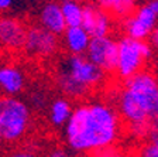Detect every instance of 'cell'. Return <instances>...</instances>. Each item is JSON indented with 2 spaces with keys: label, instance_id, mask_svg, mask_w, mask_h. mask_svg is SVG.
Here are the masks:
<instances>
[{
  "label": "cell",
  "instance_id": "cell-19",
  "mask_svg": "<svg viewBox=\"0 0 158 157\" xmlns=\"http://www.w3.org/2000/svg\"><path fill=\"white\" fill-rule=\"evenodd\" d=\"M148 43L151 44L152 50H154L155 52H158V26H155L154 30L150 33V36H148Z\"/></svg>",
  "mask_w": 158,
  "mask_h": 157
},
{
  "label": "cell",
  "instance_id": "cell-10",
  "mask_svg": "<svg viewBox=\"0 0 158 157\" xmlns=\"http://www.w3.org/2000/svg\"><path fill=\"white\" fill-rule=\"evenodd\" d=\"M82 26L90 37L109 36L112 28V16L98 3H88L83 6Z\"/></svg>",
  "mask_w": 158,
  "mask_h": 157
},
{
  "label": "cell",
  "instance_id": "cell-8",
  "mask_svg": "<svg viewBox=\"0 0 158 157\" xmlns=\"http://www.w3.org/2000/svg\"><path fill=\"white\" fill-rule=\"evenodd\" d=\"M157 20L158 14L150 7V4L145 3L137 10H134V13L123 19L122 27L126 36L137 40H148L150 33L157 26Z\"/></svg>",
  "mask_w": 158,
  "mask_h": 157
},
{
  "label": "cell",
  "instance_id": "cell-20",
  "mask_svg": "<svg viewBox=\"0 0 158 157\" xmlns=\"http://www.w3.org/2000/svg\"><path fill=\"white\" fill-rule=\"evenodd\" d=\"M14 0H0V11H7L13 7Z\"/></svg>",
  "mask_w": 158,
  "mask_h": 157
},
{
  "label": "cell",
  "instance_id": "cell-17",
  "mask_svg": "<svg viewBox=\"0 0 158 157\" xmlns=\"http://www.w3.org/2000/svg\"><path fill=\"white\" fill-rule=\"evenodd\" d=\"M81 0H61V9L68 26H82L83 6Z\"/></svg>",
  "mask_w": 158,
  "mask_h": 157
},
{
  "label": "cell",
  "instance_id": "cell-22",
  "mask_svg": "<svg viewBox=\"0 0 158 157\" xmlns=\"http://www.w3.org/2000/svg\"><path fill=\"white\" fill-rule=\"evenodd\" d=\"M4 134H3V132H2V129H0V149H2V146H3V143H4Z\"/></svg>",
  "mask_w": 158,
  "mask_h": 157
},
{
  "label": "cell",
  "instance_id": "cell-15",
  "mask_svg": "<svg viewBox=\"0 0 158 157\" xmlns=\"http://www.w3.org/2000/svg\"><path fill=\"white\" fill-rule=\"evenodd\" d=\"M72 112V103L68 98H56L49 105V122L54 128H64Z\"/></svg>",
  "mask_w": 158,
  "mask_h": 157
},
{
  "label": "cell",
  "instance_id": "cell-16",
  "mask_svg": "<svg viewBox=\"0 0 158 157\" xmlns=\"http://www.w3.org/2000/svg\"><path fill=\"white\" fill-rule=\"evenodd\" d=\"M96 3L112 17L123 20L134 13L137 0H96Z\"/></svg>",
  "mask_w": 158,
  "mask_h": 157
},
{
  "label": "cell",
  "instance_id": "cell-1",
  "mask_svg": "<svg viewBox=\"0 0 158 157\" xmlns=\"http://www.w3.org/2000/svg\"><path fill=\"white\" fill-rule=\"evenodd\" d=\"M122 116L105 102L82 103L73 109L64 126L68 147L81 154H103L113 150L122 136Z\"/></svg>",
  "mask_w": 158,
  "mask_h": 157
},
{
  "label": "cell",
  "instance_id": "cell-11",
  "mask_svg": "<svg viewBox=\"0 0 158 157\" xmlns=\"http://www.w3.org/2000/svg\"><path fill=\"white\" fill-rule=\"evenodd\" d=\"M26 88V74L14 64H0V91L6 95L17 96Z\"/></svg>",
  "mask_w": 158,
  "mask_h": 157
},
{
  "label": "cell",
  "instance_id": "cell-21",
  "mask_svg": "<svg viewBox=\"0 0 158 157\" xmlns=\"http://www.w3.org/2000/svg\"><path fill=\"white\" fill-rule=\"evenodd\" d=\"M51 156H54V157H64V156H66V153H65V151L55 150V151H52V153H51Z\"/></svg>",
  "mask_w": 158,
  "mask_h": 157
},
{
  "label": "cell",
  "instance_id": "cell-12",
  "mask_svg": "<svg viewBox=\"0 0 158 157\" xmlns=\"http://www.w3.org/2000/svg\"><path fill=\"white\" fill-rule=\"evenodd\" d=\"M38 23L40 26H43L44 28L49 30L56 36H62L68 27L61 4L56 2H48L41 7L38 13Z\"/></svg>",
  "mask_w": 158,
  "mask_h": 157
},
{
  "label": "cell",
  "instance_id": "cell-9",
  "mask_svg": "<svg viewBox=\"0 0 158 157\" xmlns=\"http://www.w3.org/2000/svg\"><path fill=\"white\" fill-rule=\"evenodd\" d=\"M27 27L20 19L10 16L0 17V46L7 51L23 50L27 37Z\"/></svg>",
  "mask_w": 158,
  "mask_h": 157
},
{
  "label": "cell",
  "instance_id": "cell-3",
  "mask_svg": "<svg viewBox=\"0 0 158 157\" xmlns=\"http://www.w3.org/2000/svg\"><path fill=\"white\" fill-rule=\"evenodd\" d=\"M154 52L147 40H137L128 36L122 37L118 40V58L114 74L120 81L135 75L137 72L145 69Z\"/></svg>",
  "mask_w": 158,
  "mask_h": 157
},
{
  "label": "cell",
  "instance_id": "cell-4",
  "mask_svg": "<svg viewBox=\"0 0 158 157\" xmlns=\"http://www.w3.org/2000/svg\"><path fill=\"white\" fill-rule=\"evenodd\" d=\"M123 85L134 94L138 103L145 111L152 128L158 126V78L148 69L123 81ZM151 128V129H152Z\"/></svg>",
  "mask_w": 158,
  "mask_h": 157
},
{
  "label": "cell",
  "instance_id": "cell-14",
  "mask_svg": "<svg viewBox=\"0 0 158 157\" xmlns=\"http://www.w3.org/2000/svg\"><path fill=\"white\" fill-rule=\"evenodd\" d=\"M55 84L58 89L69 99H82L90 94L92 89L89 86L78 82L75 78L66 74L65 71L56 68L55 69Z\"/></svg>",
  "mask_w": 158,
  "mask_h": 157
},
{
  "label": "cell",
  "instance_id": "cell-6",
  "mask_svg": "<svg viewBox=\"0 0 158 157\" xmlns=\"http://www.w3.org/2000/svg\"><path fill=\"white\" fill-rule=\"evenodd\" d=\"M58 36L51 33L43 26H33L27 30L23 51L31 58H51L58 52Z\"/></svg>",
  "mask_w": 158,
  "mask_h": 157
},
{
  "label": "cell",
  "instance_id": "cell-7",
  "mask_svg": "<svg viewBox=\"0 0 158 157\" xmlns=\"http://www.w3.org/2000/svg\"><path fill=\"white\" fill-rule=\"evenodd\" d=\"M85 55L106 74H113L118 58V41H114L109 36L92 37Z\"/></svg>",
  "mask_w": 158,
  "mask_h": 157
},
{
  "label": "cell",
  "instance_id": "cell-23",
  "mask_svg": "<svg viewBox=\"0 0 158 157\" xmlns=\"http://www.w3.org/2000/svg\"><path fill=\"white\" fill-rule=\"evenodd\" d=\"M0 48H2V46H0Z\"/></svg>",
  "mask_w": 158,
  "mask_h": 157
},
{
  "label": "cell",
  "instance_id": "cell-5",
  "mask_svg": "<svg viewBox=\"0 0 158 157\" xmlns=\"http://www.w3.org/2000/svg\"><path fill=\"white\" fill-rule=\"evenodd\" d=\"M56 68L65 71L78 82L89 86L90 89L102 85L107 75L100 67L90 61L85 54H71L62 61H59Z\"/></svg>",
  "mask_w": 158,
  "mask_h": 157
},
{
  "label": "cell",
  "instance_id": "cell-18",
  "mask_svg": "<svg viewBox=\"0 0 158 157\" xmlns=\"http://www.w3.org/2000/svg\"><path fill=\"white\" fill-rule=\"evenodd\" d=\"M147 139L148 142L140 149V154L144 157H158V126L150 130Z\"/></svg>",
  "mask_w": 158,
  "mask_h": 157
},
{
  "label": "cell",
  "instance_id": "cell-13",
  "mask_svg": "<svg viewBox=\"0 0 158 157\" xmlns=\"http://www.w3.org/2000/svg\"><path fill=\"white\" fill-rule=\"evenodd\" d=\"M62 38L69 54H85L92 37L83 26H68L62 34Z\"/></svg>",
  "mask_w": 158,
  "mask_h": 157
},
{
  "label": "cell",
  "instance_id": "cell-2",
  "mask_svg": "<svg viewBox=\"0 0 158 157\" xmlns=\"http://www.w3.org/2000/svg\"><path fill=\"white\" fill-rule=\"evenodd\" d=\"M31 112L24 101L13 95H0V129L6 143L20 142L28 132Z\"/></svg>",
  "mask_w": 158,
  "mask_h": 157
}]
</instances>
